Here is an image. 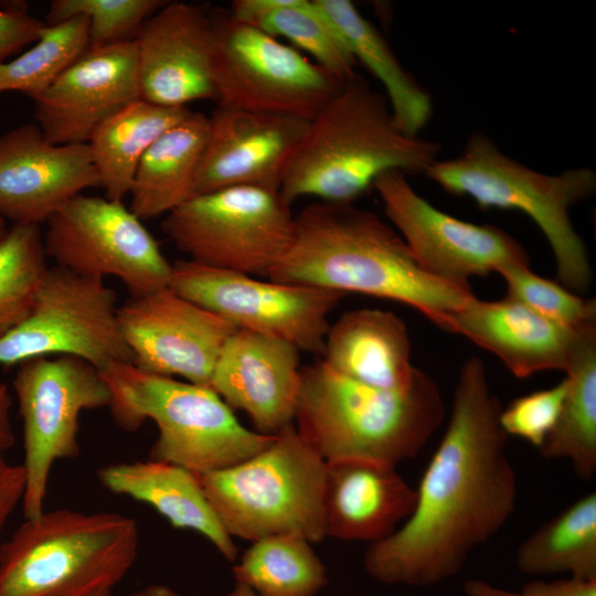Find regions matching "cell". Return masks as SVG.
<instances>
[{
	"label": "cell",
	"mask_w": 596,
	"mask_h": 596,
	"mask_svg": "<svg viewBox=\"0 0 596 596\" xmlns=\"http://www.w3.org/2000/svg\"><path fill=\"white\" fill-rule=\"evenodd\" d=\"M501 409L485 363L469 358L459 372L446 430L415 489L412 513L364 554L370 576L387 585L438 584L460 572L470 553L502 529L514 511L518 482Z\"/></svg>",
	"instance_id": "1"
},
{
	"label": "cell",
	"mask_w": 596,
	"mask_h": 596,
	"mask_svg": "<svg viewBox=\"0 0 596 596\" xmlns=\"http://www.w3.org/2000/svg\"><path fill=\"white\" fill-rule=\"evenodd\" d=\"M267 278L395 300L444 330L448 317L476 297L471 288L425 273L392 226L353 203L305 206L288 252Z\"/></svg>",
	"instance_id": "2"
},
{
	"label": "cell",
	"mask_w": 596,
	"mask_h": 596,
	"mask_svg": "<svg viewBox=\"0 0 596 596\" xmlns=\"http://www.w3.org/2000/svg\"><path fill=\"white\" fill-rule=\"evenodd\" d=\"M440 149L404 131L384 94L355 73L310 120L279 192L289 205L304 196L353 203L386 172L425 174Z\"/></svg>",
	"instance_id": "3"
},
{
	"label": "cell",
	"mask_w": 596,
	"mask_h": 596,
	"mask_svg": "<svg viewBox=\"0 0 596 596\" xmlns=\"http://www.w3.org/2000/svg\"><path fill=\"white\" fill-rule=\"evenodd\" d=\"M435 380L419 370L412 387L368 386L322 360L301 366L296 429L326 461L364 459L391 466L414 458L445 418Z\"/></svg>",
	"instance_id": "4"
},
{
	"label": "cell",
	"mask_w": 596,
	"mask_h": 596,
	"mask_svg": "<svg viewBox=\"0 0 596 596\" xmlns=\"http://www.w3.org/2000/svg\"><path fill=\"white\" fill-rule=\"evenodd\" d=\"M134 518L70 509L43 511L0 547V596H92L113 590L134 566Z\"/></svg>",
	"instance_id": "5"
},
{
	"label": "cell",
	"mask_w": 596,
	"mask_h": 596,
	"mask_svg": "<svg viewBox=\"0 0 596 596\" xmlns=\"http://www.w3.org/2000/svg\"><path fill=\"white\" fill-rule=\"evenodd\" d=\"M111 393L114 422L126 432L155 422L159 435L149 459L201 475L235 466L265 449L274 435L244 427L206 385L151 374L131 363L100 372Z\"/></svg>",
	"instance_id": "6"
},
{
	"label": "cell",
	"mask_w": 596,
	"mask_h": 596,
	"mask_svg": "<svg viewBox=\"0 0 596 596\" xmlns=\"http://www.w3.org/2000/svg\"><path fill=\"white\" fill-rule=\"evenodd\" d=\"M425 175L450 194L470 198L481 209L525 213L550 244L561 284L577 294L590 288L592 266L570 209L595 193L596 173L592 169L542 173L505 156L492 139L477 132L461 155L435 161Z\"/></svg>",
	"instance_id": "7"
},
{
	"label": "cell",
	"mask_w": 596,
	"mask_h": 596,
	"mask_svg": "<svg viewBox=\"0 0 596 596\" xmlns=\"http://www.w3.org/2000/svg\"><path fill=\"white\" fill-rule=\"evenodd\" d=\"M324 473L326 461L292 424L253 457L196 475L232 538L254 542L272 535H297L313 543L326 538Z\"/></svg>",
	"instance_id": "8"
},
{
	"label": "cell",
	"mask_w": 596,
	"mask_h": 596,
	"mask_svg": "<svg viewBox=\"0 0 596 596\" xmlns=\"http://www.w3.org/2000/svg\"><path fill=\"white\" fill-rule=\"evenodd\" d=\"M161 228L190 260L268 277L291 245L295 216L279 191L232 187L192 196Z\"/></svg>",
	"instance_id": "9"
},
{
	"label": "cell",
	"mask_w": 596,
	"mask_h": 596,
	"mask_svg": "<svg viewBox=\"0 0 596 596\" xmlns=\"http://www.w3.org/2000/svg\"><path fill=\"white\" fill-rule=\"evenodd\" d=\"M211 22L219 106L311 120L344 83L228 10L211 11Z\"/></svg>",
	"instance_id": "10"
},
{
	"label": "cell",
	"mask_w": 596,
	"mask_h": 596,
	"mask_svg": "<svg viewBox=\"0 0 596 596\" xmlns=\"http://www.w3.org/2000/svg\"><path fill=\"white\" fill-rule=\"evenodd\" d=\"M13 389L23 421L25 519L44 509L54 461L79 455V415L108 407L111 393L100 371L73 355H45L19 364Z\"/></svg>",
	"instance_id": "11"
},
{
	"label": "cell",
	"mask_w": 596,
	"mask_h": 596,
	"mask_svg": "<svg viewBox=\"0 0 596 596\" xmlns=\"http://www.w3.org/2000/svg\"><path fill=\"white\" fill-rule=\"evenodd\" d=\"M45 355L77 356L100 372L132 363L116 292L103 278L49 267L28 317L0 337V365Z\"/></svg>",
	"instance_id": "12"
},
{
	"label": "cell",
	"mask_w": 596,
	"mask_h": 596,
	"mask_svg": "<svg viewBox=\"0 0 596 596\" xmlns=\"http://www.w3.org/2000/svg\"><path fill=\"white\" fill-rule=\"evenodd\" d=\"M169 287L237 329L273 336L322 355L329 315L345 295L327 288L262 280L193 260L172 264Z\"/></svg>",
	"instance_id": "13"
},
{
	"label": "cell",
	"mask_w": 596,
	"mask_h": 596,
	"mask_svg": "<svg viewBox=\"0 0 596 596\" xmlns=\"http://www.w3.org/2000/svg\"><path fill=\"white\" fill-rule=\"evenodd\" d=\"M47 257L71 272L118 278L134 297L169 287L172 264L121 201L78 194L47 220Z\"/></svg>",
	"instance_id": "14"
},
{
	"label": "cell",
	"mask_w": 596,
	"mask_h": 596,
	"mask_svg": "<svg viewBox=\"0 0 596 596\" xmlns=\"http://www.w3.org/2000/svg\"><path fill=\"white\" fill-rule=\"evenodd\" d=\"M384 212L417 265L445 283L471 288L469 279L508 264L530 265L522 245L496 225L454 217L421 196L406 174L390 171L374 183Z\"/></svg>",
	"instance_id": "15"
},
{
	"label": "cell",
	"mask_w": 596,
	"mask_h": 596,
	"mask_svg": "<svg viewBox=\"0 0 596 596\" xmlns=\"http://www.w3.org/2000/svg\"><path fill=\"white\" fill-rule=\"evenodd\" d=\"M118 323L137 369L206 386L223 345L237 330L170 287L118 307Z\"/></svg>",
	"instance_id": "16"
},
{
	"label": "cell",
	"mask_w": 596,
	"mask_h": 596,
	"mask_svg": "<svg viewBox=\"0 0 596 596\" xmlns=\"http://www.w3.org/2000/svg\"><path fill=\"white\" fill-rule=\"evenodd\" d=\"M100 187L87 143L50 142L35 123L0 136V216L40 225L88 188Z\"/></svg>",
	"instance_id": "17"
},
{
	"label": "cell",
	"mask_w": 596,
	"mask_h": 596,
	"mask_svg": "<svg viewBox=\"0 0 596 596\" xmlns=\"http://www.w3.org/2000/svg\"><path fill=\"white\" fill-rule=\"evenodd\" d=\"M310 120L219 106L195 177V195L232 187L279 191Z\"/></svg>",
	"instance_id": "18"
},
{
	"label": "cell",
	"mask_w": 596,
	"mask_h": 596,
	"mask_svg": "<svg viewBox=\"0 0 596 596\" xmlns=\"http://www.w3.org/2000/svg\"><path fill=\"white\" fill-rule=\"evenodd\" d=\"M140 98L163 107L216 102L211 11L167 1L136 40Z\"/></svg>",
	"instance_id": "19"
},
{
	"label": "cell",
	"mask_w": 596,
	"mask_h": 596,
	"mask_svg": "<svg viewBox=\"0 0 596 596\" xmlns=\"http://www.w3.org/2000/svg\"><path fill=\"white\" fill-rule=\"evenodd\" d=\"M139 98L136 42L88 47L33 100L35 124L52 143H87L102 123Z\"/></svg>",
	"instance_id": "20"
},
{
	"label": "cell",
	"mask_w": 596,
	"mask_h": 596,
	"mask_svg": "<svg viewBox=\"0 0 596 596\" xmlns=\"http://www.w3.org/2000/svg\"><path fill=\"white\" fill-rule=\"evenodd\" d=\"M300 351L279 338L237 329L215 363L210 387L232 409L245 412L264 435L294 424Z\"/></svg>",
	"instance_id": "21"
},
{
	"label": "cell",
	"mask_w": 596,
	"mask_h": 596,
	"mask_svg": "<svg viewBox=\"0 0 596 596\" xmlns=\"http://www.w3.org/2000/svg\"><path fill=\"white\" fill-rule=\"evenodd\" d=\"M588 326H560L509 296L496 301L475 297L448 317L445 331L470 339L496 354L514 376L524 379L545 370L565 372Z\"/></svg>",
	"instance_id": "22"
},
{
	"label": "cell",
	"mask_w": 596,
	"mask_h": 596,
	"mask_svg": "<svg viewBox=\"0 0 596 596\" xmlns=\"http://www.w3.org/2000/svg\"><path fill=\"white\" fill-rule=\"evenodd\" d=\"M416 490L395 466L364 459L326 462L323 523L326 538L386 539L412 513Z\"/></svg>",
	"instance_id": "23"
},
{
	"label": "cell",
	"mask_w": 596,
	"mask_h": 596,
	"mask_svg": "<svg viewBox=\"0 0 596 596\" xmlns=\"http://www.w3.org/2000/svg\"><path fill=\"white\" fill-rule=\"evenodd\" d=\"M322 361L347 379L395 392L409 390L419 372L405 322L381 309L351 310L330 324Z\"/></svg>",
	"instance_id": "24"
},
{
	"label": "cell",
	"mask_w": 596,
	"mask_h": 596,
	"mask_svg": "<svg viewBox=\"0 0 596 596\" xmlns=\"http://www.w3.org/2000/svg\"><path fill=\"white\" fill-rule=\"evenodd\" d=\"M97 478L108 491L151 505L173 528L196 531L224 558L235 561L237 549L211 507L196 473L148 459L100 467Z\"/></svg>",
	"instance_id": "25"
},
{
	"label": "cell",
	"mask_w": 596,
	"mask_h": 596,
	"mask_svg": "<svg viewBox=\"0 0 596 596\" xmlns=\"http://www.w3.org/2000/svg\"><path fill=\"white\" fill-rule=\"evenodd\" d=\"M209 130V117L192 111L166 130L139 161L131 212L142 220L167 215L195 195V177Z\"/></svg>",
	"instance_id": "26"
},
{
	"label": "cell",
	"mask_w": 596,
	"mask_h": 596,
	"mask_svg": "<svg viewBox=\"0 0 596 596\" xmlns=\"http://www.w3.org/2000/svg\"><path fill=\"white\" fill-rule=\"evenodd\" d=\"M338 30L351 54L382 84L397 125L417 136L432 115V99L408 74L377 29L349 0H313Z\"/></svg>",
	"instance_id": "27"
},
{
	"label": "cell",
	"mask_w": 596,
	"mask_h": 596,
	"mask_svg": "<svg viewBox=\"0 0 596 596\" xmlns=\"http://www.w3.org/2000/svg\"><path fill=\"white\" fill-rule=\"evenodd\" d=\"M190 113L189 107H163L139 98L95 129L87 145L107 199L123 202L148 148Z\"/></svg>",
	"instance_id": "28"
},
{
	"label": "cell",
	"mask_w": 596,
	"mask_h": 596,
	"mask_svg": "<svg viewBox=\"0 0 596 596\" xmlns=\"http://www.w3.org/2000/svg\"><path fill=\"white\" fill-rule=\"evenodd\" d=\"M230 11L241 22L287 39L339 81L355 74V58L313 0H234Z\"/></svg>",
	"instance_id": "29"
},
{
	"label": "cell",
	"mask_w": 596,
	"mask_h": 596,
	"mask_svg": "<svg viewBox=\"0 0 596 596\" xmlns=\"http://www.w3.org/2000/svg\"><path fill=\"white\" fill-rule=\"evenodd\" d=\"M518 570L525 575L568 574L596 579V493L588 492L549 520L518 546Z\"/></svg>",
	"instance_id": "30"
},
{
	"label": "cell",
	"mask_w": 596,
	"mask_h": 596,
	"mask_svg": "<svg viewBox=\"0 0 596 596\" xmlns=\"http://www.w3.org/2000/svg\"><path fill=\"white\" fill-rule=\"evenodd\" d=\"M570 386L560 417L539 448L545 459L565 458L576 475L596 470V324L587 327L565 371Z\"/></svg>",
	"instance_id": "31"
},
{
	"label": "cell",
	"mask_w": 596,
	"mask_h": 596,
	"mask_svg": "<svg viewBox=\"0 0 596 596\" xmlns=\"http://www.w3.org/2000/svg\"><path fill=\"white\" fill-rule=\"evenodd\" d=\"M233 575L259 596H315L328 581L310 542L297 535L254 541L233 566Z\"/></svg>",
	"instance_id": "32"
},
{
	"label": "cell",
	"mask_w": 596,
	"mask_h": 596,
	"mask_svg": "<svg viewBox=\"0 0 596 596\" xmlns=\"http://www.w3.org/2000/svg\"><path fill=\"white\" fill-rule=\"evenodd\" d=\"M88 49V20L74 17L46 24L39 39L18 57L0 65V93L20 92L33 100Z\"/></svg>",
	"instance_id": "33"
},
{
	"label": "cell",
	"mask_w": 596,
	"mask_h": 596,
	"mask_svg": "<svg viewBox=\"0 0 596 596\" xmlns=\"http://www.w3.org/2000/svg\"><path fill=\"white\" fill-rule=\"evenodd\" d=\"M40 225L13 224L0 240V337L30 313L49 269Z\"/></svg>",
	"instance_id": "34"
},
{
	"label": "cell",
	"mask_w": 596,
	"mask_h": 596,
	"mask_svg": "<svg viewBox=\"0 0 596 596\" xmlns=\"http://www.w3.org/2000/svg\"><path fill=\"white\" fill-rule=\"evenodd\" d=\"M167 1L162 0H53L45 17L56 24L74 17L88 20V47L135 41L145 22Z\"/></svg>",
	"instance_id": "35"
},
{
	"label": "cell",
	"mask_w": 596,
	"mask_h": 596,
	"mask_svg": "<svg viewBox=\"0 0 596 596\" xmlns=\"http://www.w3.org/2000/svg\"><path fill=\"white\" fill-rule=\"evenodd\" d=\"M499 273L509 297L560 326L578 329L596 323L595 298H583L557 281L538 276L530 265L508 264Z\"/></svg>",
	"instance_id": "36"
},
{
	"label": "cell",
	"mask_w": 596,
	"mask_h": 596,
	"mask_svg": "<svg viewBox=\"0 0 596 596\" xmlns=\"http://www.w3.org/2000/svg\"><path fill=\"white\" fill-rule=\"evenodd\" d=\"M568 386L565 377L552 387L513 400L500 413L503 432L540 448L560 417Z\"/></svg>",
	"instance_id": "37"
},
{
	"label": "cell",
	"mask_w": 596,
	"mask_h": 596,
	"mask_svg": "<svg viewBox=\"0 0 596 596\" xmlns=\"http://www.w3.org/2000/svg\"><path fill=\"white\" fill-rule=\"evenodd\" d=\"M467 596H596V579L573 577L528 582L519 590L499 588L481 579H468L464 585Z\"/></svg>",
	"instance_id": "38"
},
{
	"label": "cell",
	"mask_w": 596,
	"mask_h": 596,
	"mask_svg": "<svg viewBox=\"0 0 596 596\" xmlns=\"http://www.w3.org/2000/svg\"><path fill=\"white\" fill-rule=\"evenodd\" d=\"M45 22L30 15L21 6L0 9V65L32 45Z\"/></svg>",
	"instance_id": "39"
},
{
	"label": "cell",
	"mask_w": 596,
	"mask_h": 596,
	"mask_svg": "<svg viewBox=\"0 0 596 596\" xmlns=\"http://www.w3.org/2000/svg\"><path fill=\"white\" fill-rule=\"evenodd\" d=\"M25 492V470L23 465H11L0 451V532L13 512L23 500Z\"/></svg>",
	"instance_id": "40"
},
{
	"label": "cell",
	"mask_w": 596,
	"mask_h": 596,
	"mask_svg": "<svg viewBox=\"0 0 596 596\" xmlns=\"http://www.w3.org/2000/svg\"><path fill=\"white\" fill-rule=\"evenodd\" d=\"M12 397L9 387L0 383V451H4L14 445L15 436L10 422V408Z\"/></svg>",
	"instance_id": "41"
},
{
	"label": "cell",
	"mask_w": 596,
	"mask_h": 596,
	"mask_svg": "<svg viewBox=\"0 0 596 596\" xmlns=\"http://www.w3.org/2000/svg\"><path fill=\"white\" fill-rule=\"evenodd\" d=\"M130 596H180V595L174 589L166 585L151 584L134 592ZM226 596H259V595H257L248 586L236 582L234 588Z\"/></svg>",
	"instance_id": "42"
},
{
	"label": "cell",
	"mask_w": 596,
	"mask_h": 596,
	"mask_svg": "<svg viewBox=\"0 0 596 596\" xmlns=\"http://www.w3.org/2000/svg\"><path fill=\"white\" fill-rule=\"evenodd\" d=\"M8 228L6 226V220L0 216V240L6 235Z\"/></svg>",
	"instance_id": "43"
},
{
	"label": "cell",
	"mask_w": 596,
	"mask_h": 596,
	"mask_svg": "<svg viewBox=\"0 0 596 596\" xmlns=\"http://www.w3.org/2000/svg\"><path fill=\"white\" fill-rule=\"evenodd\" d=\"M92 596H113V590L99 592V593L94 594Z\"/></svg>",
	"instance_id": "44"
}]
</instances>
